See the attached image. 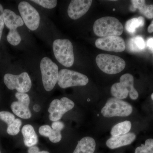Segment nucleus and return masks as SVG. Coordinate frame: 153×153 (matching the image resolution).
Listing matches in <instances>:
<instances>
[{
	"label": "nucleus",
	"instance_id": "obj_11",
	"mask_svg": "<svg viewBox=\"0 0 153 153\" xmlns=\"http://www.w3.org/2000/svg\"><path fill=\"white\" fill-rule=\"evenodd\" d=\"M74 103L67 97H62L61 99H55L50 103L48 111L50 114L49 120L52 121L60 120L63 114L72 109Z\"/></svg>",
	"mask_w": 153,
	"mask_h": 153
},
{
	"label": "nucleus",
	"instance_id": "obj_16",
	"mask_svg": "<svg viewBox=\"0 0 153 153\" xmlns=\"http://www.w3.org/2000/svg\"><path fill=\"white\" fill-rule=\"evenodd\" d=\"M95 148L94 140L91 137H86L78 142L73 153H93Z\"/></svg>",
	"mask_w": 153,
	"mask_h": 153
},
{
	"label": "nucleus",
	"instance_id": "obj_12",
	"mask_svg": "<svg viewBox=\"0 0 153 153\" xmlns=\"http://www.w3.org/2000/svg\"><path fill=\"white\" fill-rule=\"evenodd\" d=\"M96 47L108 52H123L126 48L123 38L120 36H109L98 38L95 41Z\"/></svg>",
	"mask_w": 153,
	"mask_h": 153
},
{
	"label": "nucleus",
	"instance_id": "obj_6",
	"mask_svg": "<svg viewBox=\"0 0 153 153\" xmlns=\"http://www.w3.org/2000/svg\"><path fill=\"white\" fill-rule=\"evenodd\" d=\"M96 62L101 71L109 74L120 73L124 69L126 65L125 61L121 57L107 54L97 55Z\"/></svg>",
	"mask_w": 153,
	"mask_h": 153
},
{
	"label": "nucleus",
	"instance_id": "obj_25",
	"mask_svg": "<svg viewBox=\"0 0 153 153\" xmlns=\"http://www.w3.org/2000/svg\"><path fill=\"white\" fill-rule=\"evenodd\" d=\"M31 1L48 9L54 8L57 6V3L56 0H33Z\"/></svg>",
	"mask_w": 153,
	"mask_h": 153
},
{
	"label": "nucleus",
	"instance_id": "obj_29",
	"mask_svg": "<svg viewBox=\"0 0 153 153\" xmlns=\"http://www.w3.org/2000/svg\"><path fill=\"white\" fill-rule=\"evenodd\" d=\"M28 153H49V152L45 151L40 152L39 148L36 146L30 147L28 149Z\"/></svg>",
	"mask_w": 153,
	"mask_h": 153
},
{
	"label": "nucleus",
	"instance_id": "obj_23",
	"mask_svg": "<svg viewBox=\"0 0 153 153\" xmlns=\"http://www.w3.org/2000/svg\"><path fill=\"white\" fill-rule=\"evenodd\" d=\"M135 153H153V139H148L145 145L137 148Z\"/></svg>",
	"mask_w": 153,
	"mask_h": 153
},
{
	"label": "nucleus",
	"instance_id": "obj_5",
	"mask_svg": "<svg viewBox=\"0 0 153 153\" xmlns=\"http://www.w3.org/2000/svg\"><path fill=\"white\" fill-rule=\"evenodd\" d=\"M40 69L44 89L47 91H51L57 82L58 66L51 59L46 57L41 61Z\"/></svg>",
	"mask_w": 153,
	"mask_h": 153
},
{
	"label": "nucleus",
	"instance_id": "obj_32",
	"mask_svg": "<svg viewBox=\"0 0 153 153\" xmlns=\"http://www.w3.org/2000/svg\"><path fill=\"white\" fill-rule=\"evenodd\" d=\"M41 109V107H40V105H38V104L35 105L33 107V110L36 112H38Z\"/></svg>",
	"mask_w": 153,
	"mask_h": 153
},
{
	"label": "nucleus",
	"instance_id": "obj_8",
	"mask_svg": "<svg viewBox=\"0 0 153 153\" xmlns=\"http://www.w3.org/2000/svg\"><path fill=\"white\" fill-rule=\"evenodd\" d=\"M88 82V77L79 72L67 69H61L58 72L57 83L61 88L84 86Z\"/></svg>",
	"mask_w": 153,
	"mask_h": 153
},
{
	"label": "nucleus",
	"instance_id": "obj_1",
	"mask_svg": "<svg viewBox=\"0 0 153 153\" xmlns=\"http://www.w3.org/2000/svg\"><path fill=\"white\" fill-rule=\"evenodd\" d=\"M123 30L122 23L113 17H104L97 19L93 26L94 32L99 37L120 36Z\"/></svg>",
	"mask_w": 153,
	"mask_h": 153
},
{
	"label": "nucleus",
	"instance_id": "obj_7",
	"mask_svg": "<svg viewBox=\"0 0 153 153\" xmlns=\"http://www.w3.org/2000/svg\"><path fill=\"white\" fill-rule=\"evenodd\" d=\"M132 111V107L130 103L119 99L111 98L107 101L101 112L105 117H112L128 116Z\"/></svg>",
	"mask_w": 153,
	"mask_h": 153
},
{
	"label": "nucleus",
	"instance_id": "obj_34",
	"mask_svg": "<svg viewBox=\"0 0 153 153\" xmlns=\"http://www.w3.org/2000/svg\"><path fill=\"white\" fill-rule=\"evenodd\" d=\"M113 10H114V11H115V9H113Z\"/></svg>",
	"mask_w": 153,
	"mask_h": 153
},
{
	"label": "nucleus",
	"instance_id": "obj_27",
	"mask_svg": "<svg viewBox=\"0 0 153 153\" xmlns=\"http://www.w3.org/2000/svg\"><path fill=\"white\" fill-rule=\"evenodd\" d=\"M3 6L0 4V41L2 35L4 27V18H3V12H4Z\"/></svg>",
	"mask_w": 153,
	"mask_h": 153
},
{
	"label": "nucleus",
	"instance_id": "obj_15",
	"mask_svg": "<svg viewBox=\"0 0 153 153\" xmlns=\"http://www.w3.org/2000/svg\"><path fill=\"white\" fill-rule=\"evenodd\" d=\"M136 136L133 133H128L125 134L112 137L108 140L106 144L108 147L111 149L131 144L135 140Z\"/></svg>",
	"mask_w": 153,
	"mask_h": 153
},
{
	"label": "nucleus",
	"instance_id": "obj_36",
	"mask_svg": "<svg viewBox=\"0 0 153 153\" xmlns=\"http://www.w3.org/2000/svg\"></svg>",
	"mask_w": 153,
	"mask_h": 153
},
{
	"label": "nucleus",
	"instance_id": "obj_22",
	"mask_svg": "<svg viewBox=\"0 0 153 153\" xmlns=\"http://www.w3.org/2000/svg\"><path fill=\"white\" fill-rule=\"evenodd\" d=\"M128 46L129 49L131 52H140L145 49L144 40L141 36H137L129 40Z\"/></svg>",
	"mask_w": 153,
	"mask_h": 153
},
{
	"label": "nucleus",
	"instance_id": "obj_35",
	"mask_svg": "<svg viewBox=\"0 0 153 153\" xmlns=\"http://www.w3.org/2000/svg\"><path fill=\"white\" fill-rule=\"evenodd\" d=\"M0 153H1V151H0Z\"/></svg>",
	"mask_w": 153,
	"mask_h": 153
},
{
	"label": "nucleus",
	"instance_id": "obj_18",
	"mask_svg": "<svg viewBox=\"0 0 153 153\" xmlns=\"http://www.w3.org/2000/svg\"><path fill=\"white\" fill-rule=\"evenodd\" d=\"M131 2L132 6L130 7L131 10L134 12L138 9L140 13L147 19H153V4L146 5L144 0H133Z\"/></svg>",
	"mask_w": 153,
	"mask_h": 153
},
{
	"label": "nucleus",
	"instance_id": "obj_21",
	"mask_svg": "<svg viewBox=\"0 0 153 153\" xmlns=\"http://www.w3.org/2000/svg\"><path fill=\"white\" fill-rule=\"evenodd\" d=\"M145 20L143 17H139L129 20L126 24V30L130 34H133L136 32L137 28L143 27L144 25Z\"/></svg>",
	"mask_w": 153,
	"mask_h": 153
},
{
	"label": "nucleus",
	"instance_id": "obj_20",
	"mask_svg": "<svg viewBox=\"0 0 153 153\" xmlns=\"http://www.w3.org/2000/svg\"><path fill=\"white\" fill-rule=\"evenodd\" d=\"M131 128V123L129 121H125L113 127L111 131L112 137H117L128 133Z\"/></svg>",
	"mask_w": 153,
	"mask_h": 153
},
{
	"label": "nucleus",
	"instance_id": "obj_31",
	"mask_svg": "<svg viewBox=\"0 0 153 153\" xmlns=\"http://www.w3.org/2000/svg\"><path fill=\"white\" fill-rule=\"evenodd\" d=\"M148 31L149 33H153V21L151 23L150 25L148 27Z\"/></svg>",
	"mask_w": 153,
	"mask_h": 153
},
{
	"label": "nucleus",
	"instance_id": "obj_2",
	"mask_svg": "<svg viewBox=\"0 0 153 153\" xmlns=\"http://www.w3.org/2000/svg\"><path fill=\"white\" fill-rule=\"evenodd\" d=\"M120 80V82H116L111 86V91L113 96L121 100L127 98L129 94L132 100L137 99L139 94L134 87L133 76L127 73L121 76Z\"/></svg>",
	"mask_w": 153,
	"mask_h": 153
},
{
	"label": "nucleus",
	"instance_id": "obj_14",
	"mask_svg": "<svg viewBox=\"0 0 153 153\" xmlns=\"http://www.w3.org/2000/svg\"><path fill=\"white\" fill-rule=\"evenodd\" d=\"M91 0H73L68 8V16L73 20L81 18L87 13L92 4Z\"/></svg>",
	"mask_w": 153,
	"mask_h": 153
},
{
	"label": "nucleus",
	"instance_id": "obj_13",
	"mask_svg": "<svg viewBox=\"0 0 153 153\" xmlns=\"http://www.w3.org/2000/svg\"><path fill=\"white\" fill-rule=\"evenodd\" d=\"M15 96L18 101L13 102L11 104L13 112L21 118L28 119L31 118L32 114L29 108L30 102L29 96L27 94L19 92H17Z\"/></svg>",
	"mask_w": 153,
	"mask_h": 153
},
{
	"label": "nucleus",
	"instance_id": "obj_9",
	"mask_svg": "<svg viewBox=\"0 0 153 153\" xmlns=\"http://www.w3.org/2000/svg\"><path fill=\"white\" fill-rule=\"evenodd\" d=\"M4 81L9 89H16L20 93H27L32 87L30 76L26 72H23L19 75L6 74L4 76Z\"/></svg>",
	"mask_w": 153,
	"mask_h": 153
},
{
	"label": "nucleus",
	"instance_id": "obj_19",
	"mask_svg": "<svg viewBox=\"0 0 153 153\" xmlns=\"http://www.w3.org/2000/svg\"><path fill=\"white\" fill-rule=\"evenodd\" d=\"M39 132L43 136L48 137L53 143H58L62 139L60 131L55 130L49 125L41 126L39 129Z\"/></svg>",
	"mask_w": 153,
	"mask_h": 153
},
{
	"label": "nucleus",
	"instance_id": "obj_28",
	"mask_svg": "<svg viewBox=\"0 0 153 153\" xmlns=\"http://www.w3.org/2000/svg\"><path fill=\"white\" fill-rule=\"evenodd\" d=\"M52 128L55 130L60 131L64 128V124L62 122L56 121L52 123Z\"/></svg>",
	"mask_w": 153,
	"mask_h": 153
},
{
	"label": "nucleus",
	"instance_id": "obj_3",
	"mask_svg": "<svg viewBox=\"0 0 153 153\" xmlns=\"http://www.w3.org/2000/svg\"><path fill=\"white\" fill-rule=\"evenodd\" d=\"M53 50L56 60L63 66L70 67L73 65L74 60L73 47L69 40H55L53 43Z\"/></svg>",
	"mask_w": 153,
	"mask_h": 153
},
{
	"label": "nucleus",
	"instance_id": "obj_4",
	"mask_svg": "<svg viewBox=\"0 0 153 153\" xmlns=\"http://www.w3.org/2000/svg\"><path fill=\"white\" fill-rule=\"evenodd\" d=\"M3 18L5 25L10 30L7 36L8 42L13 46H17L21 42L22 38L17 29L23 26L24 21L22 17L9 9L4 10Z\"/></svg>",
	"mask_w": 153,
	"mask_h": 153
},
{
	"label": "nucleus",
	"instance_id": "obj_24",
	"mask_svg": "<svg viewBox=\"0 0 153 153\" xmlns=\"http://www.w3.org/2000/svg\"><path fill=\"white\" fill-rule=\"evenodd\" d=\"M22 125V122L19 119H16L13 122L8 126L7 133L10 135L15 136L18 134L20 131V128Z\"/></svg>",
	"mask_w": 153,
	"mask_h": 153
},
{
	"label": "nucleus",
	"instance_id": "obj_33",
	"mask_svg": "<svg viewBox=\"0 0 153 153\" xmlns=\"http://www.w3.org/2000/svg\"><path fill=\"white\" fill-rule=\"evenodd\" d=\"M151 98L153 100V93L152 94V95H151Z\"/></svg>",
	"mask_w": 153,
	"mask_h": 153
},
{
	"label": "nucleus",
	"instance_id": "obj_26",
	"mask_svg": "<svg viewBox=\"0 0 153 153\" xmlns=\"http://www.w3.org/2000/svg\"><path fill=\"white\" fill-rule=\"evenodd\" d=\"M0 120L10 125L16 120L15 116L11 113L7 111H0Z\"/></svg>",
	"mask_w": 153,
	"mask_h": 153
},
{
	"label": "nucleus",
	"instance_id": "obj_17",
	"mask_svg": "<svg viewBox=\"0 0 153 153\" xmlns=\"http://www.w3.org/2000/svg\"><path fill=\"white\" fill-rule=\"evenodd\" d=\"M22 132L26 146L31 147L38 143V137L33 126L29 124L24 126Z\"/></svg>",
	"mask_w": 153,
	"mask_h": 153
},
{
	"label": "nucleus",
	"instance_id": "obj_30",
	"mask_svg": "<svg viewBox=\"0 0 153 153\" xmlns=\"http://www.w3.org/2000/svg\"><path fill=\"white\" fill-rule=\"evenodd\" d=\"M147 46L152 51H153V38H149L147 41Z\"/></svg>",
	"mask_w": 153,
	"mask_h": 153
},
{
	"label": "nucleus",
	"instance_id": "obj_10",
	"mask_svg": "<svg viewBox=\"0 0 153 153\" xmlns=\"http://www.w3.org/2000/svg\"><path fill=\"white\" fill-rule=\"evenodd\" d=\"M18 9L27 27L31 31L37 30L40 25V16L37 10L26 1L19 3Z\"/></svg>",
	"mask_w": 153,
	"mask_h": 153
}]
</instances>
